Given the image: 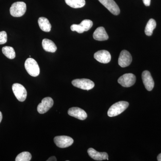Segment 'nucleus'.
I'll return each instance as SVG.
<instances>
[{
	"label": "nucleus",
	"instance_id": "f257e3e1",
	"mask_svg": "<svg viewBox=\"0 0 161 161\" xmlns=\"http://www.w3.org/2000/svg\"><path fill=\"white\" fill-rule=\"evenodd\" d=\"M129 106V103L126 101H119L112 105L108 112L109 117H114L119 115L124 112Z\"/></svg>",
	"mask_w": 161,
	"mask_h": 161
},
{
	"label": "nucleus",
	"instance_id": "f03ea898",
	"mask_svg": "<svg viewBox=\"0 0 161 161\" xmlns=\"http://www.w3.org/2000/svg\"><path fill=\"white\" fill-rule=\"evenodd\" d=\"M25 68L27 73L32 77H37L40 75V67L36 61L33 58H29L26 59Z\"/></svg>",
	"mask_w": 161,
	"mask_h": 161
},
{
	"label": "nucleus",
	"instance_id": "7ed1b4c3",
	"mask_svg": "<svg viewBox=\"0 0 161 161\" xmlns=\"http://www.w3.org/2000/svg\"><path fill=\"white\" fill-rule=\"evenodd\" d=\"M26 10V3L24 2H16L10 8V13L14 17H20L25 14Z\"/></svg>",
	"mask_w": 161,
	"mask_h": 161
},
{
	"label": "nucleus",
	"instance_id": "20e7f679",
	"mask_svg": "<svg viewBox=\"0 0 161 161\" xmlns=\"http://www.w3.org/2000/svg\"><path fill=\"white\" fill-rule=\"evenodd\" d=\"M72 84L74 86L84 90L89 91L95 86V83L90 79H77L72 81Z\"/></svg>",
	"mask_w": 161,
	"mask_h": 161
},
{
	"label": "nucleus",
	"instance_id": "39448f33",
	"mask_svg": "<svg viewBox=\"0 0 161 161\" xmlns=\"http://www.w3.org/2000/svg\"><path fill=\"white\" fill-rule=\"evenodd\" d=\"M12 90L16 98L19 101L23 102L26 100L27 92L22 85L14 83L12 86Z\"/></svg>",
	"mask_w": 161,
	"mask_h": 161
},
{
	"label": "nucleus",
	"instance_id": "423d86ee",
	"mask_svg": "<svg viewBox=\"0 0 161 161\" xmlns=\"http://www.w3.org/2000/svg\"><path fill=\"white\" fill-rule=\"evenodd\" d=\"M54 142L57 147L60 148H65L71 146L74 143V140L69 136H60L55 137Z\"/></svg>",
	"mask_w": 161,
	"mask_h": 161
},
{
	"label": "nucleus",
	"instance_id": "0eeeda50",
	"mask_svg": "<svg viewBox=\"0 0 161 161\" xmlns=\"http://www.w3.org/2000/svg\"><path fill=\"white\" fill-rule=\"evenodd\" d=\"M136 80L135 75L132 74H126L121 76L118 80V83L125 87L132 86Z\"/></svg>",
	"mask_w": 161,
	"mask_h": 161
},
{
	"label": "nucleus",
	"instance_id": "6e6552de",
	"mask_svg": "<svg viewBox=\"0 0 161 161\" xmlns=\"http://www.w3.org/2000/svg\"><path fill=\"white\" fill-rule=\"evenodd\" d=\"M103 6L115 15H118L120 13V9L114 0H98Z\"/></svg>",
	"mask_w": 161,
	"mask_h": 161
},
{
	"label": "nucleus",
	"instance_id": "1a4fd4ad",
	"mask_svg": "<svg viewBox=\"0 0 161 161\" xmlns=\"http://www.w3.org/2000/svg\"><path fill=\"white\" fill-rule=\"evenodd\" d=\"M54 102L50 97H46L42 99L41 103L38 105L37 111L40 114L47 112L53 105Z\"/></svg>",
	"mask_w": 161,
	"mask_h": 161
},
{
	"label": "nucleus",
	"instance_id": "9d476101",
	"mask_svg": "<svg viewBox=\"0 0 161 161\" xmlns=\"http://www.w3.org/2000/svg\"><path fill=\"white\" fill-rule=\"evenodd\" d=\"M132 61V57L129 52L127 50L121 52L118 59V64L121 67L125 68L129 66Z\"/></svg>",
	"mask_w": 161,
	"mask_h": 161
},
{
	"label": "nucleus",
	"instance_id": "9b49d317",
	"mask_svg": "<svg viewBox=\"0 0 161 161\" xmlns=\"http://www.w3.org/2000/svg\"><path fill=\"white\" fill-rule=\"evenodd\" d=\"M142 79L146 89L151 91L154 87V82L149 71L145 70L142 74Z\"/></svg>",
	"mask_w": 161,
	"mask_h": 161
},
{
	"label": "nucleus",
	"instance_id": "f8f14e48",
	"mask_svg": "<svg viewBox=\"0 0 161 161\" xmlns=\"http://www.w3.org/2000/svg\"><path fill=\"white\" fill-rule=\"evenodd\" d=\"M68 113L72 117H75L80 120H85L87 117V115L85 111L78 107L70 108L69 109Z\"/></svg>",
	"mask_w": 161,
	"mask_h": 161
},
{
	"label": "nucleus",
	"instance_id": "ddd939ff",
	"mask_svg": "<svg viewBox=\"0 0 161 161\" xmlns=\"http://www.w3.org/2000/svg\"><path fill=\"white\" fill-rule=\"evenodd\" d=\"M94 58L100 63L107 64L111 61V55L108 51L100 50L95 53Z\"/></svg>",
	"mask_w": 161,
	"mask_h": 161
},
{
	"label": "nucleus",
	"instance_id": "4468645a",
	"mask_svg": "<svg viewBox=\"0 0 161 161\" xmlns=\"http://www.w3.org/2000/svg\"><path fill=\"white\" fill-rule=\"evenodd\" d=\"M89 155L93 159L97 161L108 160V155L106 152H99L93 148H89L87 150Z\"/></svg>",
	"mask_w": 161,
	"mask_h": 161
},
{
	"label": "nucleus",
	"instance_id": "2eb2a0df",
	"mask_svg": "<svg viewBox=\"0 0 161 161\" xmlns=\"http://www.w3.org/2000/svg\"><path fill=\"white\" fill-rule=\"evenodd\" d=\"M93 38L98 41H105L108 39V36L105 28L102 26L98 27L93 33Z\"/></svg>",
	"mask_w": 161,
	"mask_h": 161
},
{
	"label": "nucleus",
	"instance_id": "dca6fc26",
	"mask_svg": "<svg viewBox=\"0 0 161 161\" xmlns=\"http://www.w3.org/2000/svg\"><path fill=\"white\" fill-rule=\"evenodd\" d=\"M42 46L45 51L55 53L57 51V47L51 40L47 39H43L42 41Z\"/></svg>",
	"mask_w": 161,
	"mask_h": 161
},
{
	"label": "nucleus",
	"instance_id": "f3484780",
	"mask_svg": "<svg viewBox=\"0 0 161 161\" xmlns=\"http://www.w3.org/2000/svg\"><path fill=\"white\" fill-rule=\"evenodd\" d=\"M38 24L41 30L46 32L51 31V24L50 23L49 20L46 18L40 17L38 19Z\"/></svg>",
	"mask_w": 161,
	"mask_h": 161
},
{
	"label": "nucleus",
	"instance_id": "a211bd4d",
	"mask_svg": "<svg viewBox=\"0 0 161 161\" xmlns=\"http://www.w3.org/2000/svg\"><path fill=\"white\" fill-rule=\"evenodd\" d=\"M156 26V22L155 20L153 19H151L148 21L147 23V26L145 28V32L147 36H152L153 32Z\"/></svg>",
	"mask_w": 161,
	"mask_h": 161
},
{
	"label": "nucleus",
	"instance_id": "6ab92c4d",
	"mask_svg": "<svg viewBox=\"0 0 161 161\" xmlns=\"http://www.w3.org/2000/svg\"><path fill=\"white\" fill-rule=\"evenodd\" d=\"M67 5L73 8H80L85 5V0H65Z\"/></svg>",
	"mask_w": 161,
	"mask_h": 161
},
{
	"label": "nucleus",
	"instance_id": "aec40b11",
	"mask_svg": "<svg viewBox=\"0 0 161 161\" xmlns=\"http://www.w3.org/2000/svg\"><path fill=\"white\" fill-rule=\"evenodd\" d=\"M2 51L4 55L9 59H13L15 58V52L11 47H4L2 49Z\"/></svg>",
	"mask_w": 161,
	"mask_h": 161
},
{
	"label": "nucleus",
	"instance_id": "412c9836",
	"mask_svg": "<svg viewBox=\"0 0 161 161\" xmlns=\"http://www.w3.org/2000/svg\"><path fill=\"white\" fill-rule=\"evenodd\" d=\"M31 154L28 152H23L19 153L16 158V161H29L31 160Z\"/></svg>",
	"mask_w": 161,
	"mask_h": 161
},
{
	"label": "nucleus",
	"instance_id": "4be33fe9",
	"mask_svg": "<svg viewBox=\"0 0 161 161\" xmlns=\"http://www.w3.org/2000/svg\"><path fill=\"white\" fill-rule=\"evenodd\" d=\"M93 22L91 20H84L80 23V25L83 28L84 31H87L89 30L93 26Z\"/></svg>",
	"mask_w": 161,
	"mask_h": 161
},
{
	"label": "nucleus",
	"instance_id": "5701e85b",
	"mask_svg": "<svg viewBox=\"0 0 161 161\" xmlns=\"http://www.w3.org/2000/svg\"><path fill=\"white\" fill-rule=\"evenodd\" d=\"M71 30L73 31H76L78 33H82L84 32L80 24H73L71 26Z\"/></svg>",
	"mask_w": 161,
	"mask_h": 161
},
{
	"label": "nucleus",
	"instance_id": "b1692460",
	"mask_svg": "<svg viewBox=\"0 0 161 161\" xmlns=\"http://www.w3.org/2000/svg\"><path fill=\"white\" fill-rule=\"evenodd\" d=\"M7 35L6 31L0 32V44H5L7 42Z\"/></svg>",
	"mask_w": 161,
	"mask_h": 161
},
{
	"label": "nucleus",
	"instance_id": "393cba45",
	"mask_svg": "<svg viewBox=\"0 0 161 161\" xmlns=\"http://www.w3.org/2000/svg\"><path fill=\"white\" fill-rule=\"evenodd\" d=\"M143 2L145 6H150L151 0H143Z\"/></svg>",
	"mask_w": 161,
	"mask_h": 161
},
{
	"label": "nucleus",
	"instance_id": "a878e982",
	"mask_svg": "<svg viewBox=\"0 0 161 161\" xmlns=\"http://www.w3.org/2000/svg\"><path fill=\"white\" fill-rule=\"evenodd\" d=\"M57 158L54 156H52L50 158H48V160H47V161H57Z\"/></svg>",
	"mask_w": 161,
	"mask_h": 161
},
{
	"label": "nucleus",
	"instance_id": "bb28decb",
	"mask_svg": "<svg viewBox=\"0 0 161 161\" xmlns=\"http://www.w3.org/2000/svg\"><path fill=\"white\" fill-rule=\"evenodd\" d=\"M157 160L158 161H161V153L158 156Z\"/></svg>",
	"mask_w": 161,
	"mask_h": 161
},
{
	"label": "nucleus",
	"instance_id": "cd10ccee",
	"mask_svg": "<svg viewBox=\"0 0 161 161\" xmlns=\"http://www.w3.org/2000/svg\"><path fill=\"white\" fill-rule=\"evenodd\" d=\"M2 119H3V115H2V112H0V123L2 121Z\"/></svg>",
	"mask_w": 161,
	"mask_h": 161
}]
</instances>
